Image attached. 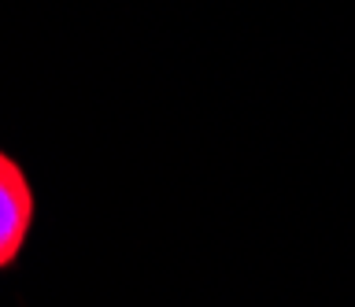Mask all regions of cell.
<instances>
[{"label":"cell","instance_id":"6da1fadb","mask_svg":"<svg viewBox=\"0 0 355 307\" xmlns=\"http://www.w3.org/2000/svg\"><path fill=\"white\" fill-rule=\"evenodd\" d=\"M37 222V193L26 167L0 148V274L11 270L30 245Z\"/></svg>","mask_w":355,"mask_h":307}]
</instances>
